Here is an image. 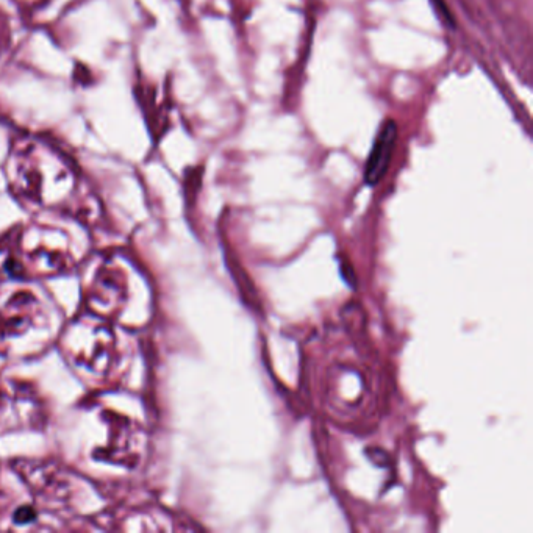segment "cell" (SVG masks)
<instances>
[{
  "instance_id": "cell-5",
  "label": "cell",
  "mask_w": 533,
  "mask_h": 533,
  "mask_svg": "<svg viewBox=\"0 0 533 533\" xmlns=\"http://www.w3.org/2000/svg\"><path fill=\"white\" fill-rule=\"evenodd\" d=\"M130 283L126 269L113 260L102 263L86 285L85 302L88 312L97 318L115 322L126 312Z\"/></svg>"
},
{
  "instance_id": "cell-2",
  "label": "cell",
  "mask_w": 533,
  "mask_h": 533,
  "mask_svg": "<svg viewBox=\"0 0 533 533\" xmlns=\"http://www.w3.org/2000/svg\"><path fill=\"white\" fill-rule=\"evenodd\" d=\"M72 266L74 254L65 233L52 227L30 226L13 235L4 269L11 279L35 280L58 276Z\"/></svg>"
},
{
  "instance_id": "cell-9",
  "label": "cell",
  "mask_w": 533,
  "mask_h": 533,
  "mask_svg": "<svg viewBox=\"0 0 533 533\" xmlns=\"http://www.w3.org/2000/svg\"><path fill=\"white\" fill-rule=\"evenodd\" d=\"M0 477H2V466H0Z\"/></svg>"
},
{
  "instance_id": "cell-1",
  "label": "cell",
  "mask_w": 533,
  "mask_h": 533,
  "mask_svg": "<svg viewBox=\"0 0 533 533\" xmlns=\"http://www.w3.org/2000/svg\"><path fill=\"white\" fill-rule=\"evenodd\" d=\"M55 308L51 299L40 290L18 287L0 291V346L8 354H33L51 341L55 329Z\"/></svg>"
},
{
  "instance_id": "cell-4",
  "label": "cell",
  "mask_w": 533,
  "mask_h": 533,
  "mask_svg": "<svg viewBox=\"0 0 533 533\" xmlns=\"http://www.w3.org/2000/svg\"><path fill=\"white\" fill-rule=\"evenodd\" d=\"M49 412L40 391L24 380L0 377V437L22 430H41Z\"/></svg>"
},
{
  "instance_id": "cell-6",
  "label": "cell",
  "mask_w": 533,
  "mask_h": 533,
  "mask_svg": "<svg viewBox=\"0 0 533 533\" xmlns=\"http://www.w3.org/2000/svg\"><path fill=\"white\" fill-rule=\"evenodd\" d=\"M107 441L96 451L97 460L135 469L146 455V430L127 416L104 412Z\"/></svg>"
},
{
  "instance_id": "cell-8",
  "label": "cell",
  "mask_w": 533,
  "mask_h": 533,
  "mask_svg": "<svg viewBox=\"0 0 533 533\" xmlns=\"http://www.w3.org/2000/svg\"><path fill=\"white\" fill-rule=\"evenodd\" d=\"M432 4L437 8L438 15L443 18V21L446 22L451 29H454L455 19L454 16H452V11L451 8L448 7V4H446L444 0H432Z\"/></svg>"
},
{
  "instance_id": "cell-7",
  "label": "cell",
  "mask_w": 533,
  "mask_h": 533,
  "mask_svg": "<svg viewBox=\"0 0 533 533\" xmlns=\"http://www.w3.org/2000/svg\"><path fill=\"white\" fill-rule=\"evenodd\" d=\"M398 122L393 119L383 122L382 129L377 133L365 166V182L369 187H376L387 176L393 160L394 149L398 144Z\"/></svg>"
},
{
  "instance_id": "cell-3",
  "label": "cell",
  "mask_w": 533,
  "mask_h": 533,
  "mask_svg": "<svg viewBox=\"0 0 533 533\" xmlns=\"http://www.w3.org/2000/svg\"><path fill=\"white\" fill-rule=\"evenodd\" d=\"M118 346L111 322L91 313L74 319L61 335V349L71 365L99 382L115 374L121 357Z\"/></svg>"
}]
</instances>
